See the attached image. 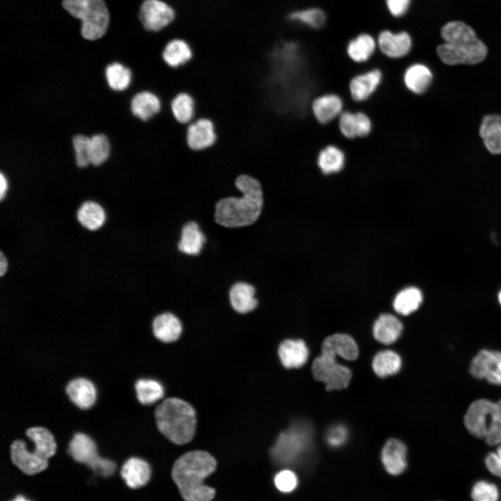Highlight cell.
I'll return each mask as SVG.
<instances>
[{"label":"cell","instance_id":"obj_1","mask_svg":"<svg viewBox=\"0 0 501 501\" xmlns=\"http://www.w3.org/2000/svg\"><path fill=\"white\" fill-rule=\"evenodd\" d=\"M234 186L239 196L220 198L215 204V222L226 228H239L253 225L260 217L264 194L261 182L248 174L237 177Z\"/></svg>","mask_w":501,"mask_h":501},{"label":"cell","instance_id":"obj_2","mask_svg":"<svg viewBox=\"0 0 501 501\" xmlns=\"http://www.w3.org/2000/svg\"><path fill=\"white\" fill-rule=\"evenodd\" d=\"M216 461L208 452L191 451L175 462L172 477L185 501H211L215 495L203 480L216 469Z\"/></svg>","mask_w":501,"mask_h":501},{"label":"cell","instance_id":"obj_3","mask_svg":"<svg viewBox=\"0 0 501 501\" xmlns=\"http://www.w3.org/2000/svg\"><path fill=\"white\" fill-rule=\"evenodd\" d=\"M440 34L445 42L437 47L436 53L447 65L476 64L487 55L486 45L465 22H450L442 27Z\"/></svg>","mask_w":501,"mask_h":501},{"label":"cell","instance_id":"obj_4","mask_svg":"<svg viewBox=\"0 0 501 501\" xmlns=\"http://www.w3.org/2000/svg\"><path fill=\"white\" fill-rule=\"evenodd\" d=\"M154 419L158 430L175 444H186L195 434V411L182 399L170 397L163 401L154 411Z\"/></svg>","mask_w":501,"mask_h":501},{"label":"cell","instance_id":"obj_5","mask_svg":"<svg viewBox=\"0 0 501 501\" xmlns=\"http://www.w3.org/2000/svg\"><path fill=\"white\" fill-rule=\"evenodd\" d=\"M464 424L471 434L488 445L501 444V399L496 402L486 399L473 401L464 416Z\"/></svg>","mask_w":501,"mask_h":501},{"label":"cell","instance_id":"obj_6","mask_svg":"<svg viewBox=\"0 0 501 501\" xmlns=\"http://www.w3.org/2000/svg\"><path fill=\"white\" fill-rule=\"evenodd\" d=\"M63 7L81 20V33L87 40L102 38L109 23V13L103 0H63Z\"/></svg>","mask_w":501,"mask_h":501},{"label":"cell","instance_id":"obj_7","mask_svg":"<svg viewBox=\"0 0 501 501\" xmlns=\"http://www.w3.org/2000/svg\"><path fill=\"white\" fill-rule=\"evenodd\" d=\"M312 444V429L306 424H297L281 433L271 450V456L280 464H291L301 459Z\"/></svg>","mask_w":501,"mask_h":501},{"label":"cell","instance_id":"obj_8","mask_svg":"<svg viewBox=\"0 0 501 501\" xmlns=\"http://www.w3.org/2000/svg\"><path fill=\"white\" fill-rule=\"evenodd\" d=\"M67 453L76 462L86 465L97 475L109 477L116 471V463L101 456L95 440L84 432L78 431L72 435Z\"/></svg>","mask_w":501,"mask_h":501},{"label":"cell","instance_id":"obj_9","mask_svg":"<svg viewBox=\"0 0 501 501\" xmlns=\"http://www.w3.org/2000/svg\"><path fill=\"white\" fill-rule=\"evenodd\" d=\"M378 52L383 57L400 61L408 57L414 49L412 33L404 26H384L376 33Z\"/></svg>","mask_w":501,"mask_h":501},{"label":"cell","instance_id":"obj_10","mask_svg":"<svg viewBox=\"0 0 501 501\" xmlns=\"http://www.w3.org/2000/svg\"><path fill=\"white\" fill-rule=\"evenodd\" d=\"M285 19L290 28L318 33L327 27L329 15L322 6L308 4L288 9L285 15Z\"/></svg>","mask_w":501,"mask_h":501},{"label":"cell","instance_id":"obj_11","mask_svg":"<svg viewBox=\"0 0 501 501\" xmlns=\"http://www.w3.org/2000/svg\"><path fill=\"white\" fill-rule=\"evenodd\" d=\"M312 370L315 379L324 383L327 390L345 388L351 377L347 367L339 364L335 358L324 354L313 361Z\"/></svg>","mask_w":501,"mask_h":501},{"label":"cell","instance_id":"obj_12","mask_svg":"<svg viewBox=\"0 0 501 501\" xmlns=\"http://www.w3.org/2000/svg\"><path fill=\"white\" fill-rule=\"evenodd\" d=\"M175 17V10L162 0H145L140 8L139 19L148 31H161L172 23Z\"/></svg>","mask_w":501,"mask_h":501},{"label":"cell","instance_id":"obj_13","mask_svg":"<svg viewBox=\"0 0 501 501\" xmlns=\"http://www.w3.org/2000/svg\"><path fill=\"white\" fill-rule=\"evenodd\" d=\"M383 80L382 70L372 67L351 77L349 84L351 99L356 103L369 100L378 91Z\"/></svg>","mask_w":501,"mask_h":501},{"label":"cell","instance_id":"obj_14","mask_svg":"<svg viewBox=\"0 0 501 501\" xmlns=\"http://www.w3.org/2000/svg\"><path fill=\"white\" fill-rule=\"evenodd\" d=\"M470 372L475 378L501 385V352L480 350L471 361Z\"/></svg>","mask_w":501,"mask_h":501},{"label":"cell","instance_id":"obj_15","mask_svg":"<svg viewBox=\"0 0 501 501\" xmlns=\"http://www.w3.org/2000/svg\"><path fill=\"white\" fill-rule=\"evenodd\" d=\"M378 52L376 34L369 31H360L347 42L345 53L353 63L362 65L370 61Z\"/></svg>","mask_w":501,"mask_h":501},{"label":"cell","instance_id":"obj_16","mask_svg":"<svg viewBox=\"0 0 501 501\" xmlns=\"http://www.w3.org/2000/svg\"><path fill=\"white\" fill-rule=\"evenodd\" d=\"M214 122L208 118H196L186 126V143L194 151H203L212 148L217 141Z\"/></svg>","mask_w":501,"mask_h":501},{"label":"cell","instance_id":"obj_17","mask_svg":"<svg viewBox=\"0 0 501 501\" xmlns=\"http://www.w3.org/2000/svg\"><path fill=\"white\" fill-rule=\"evenodd\" d=\"M340 134L349 140L368 136L373 129V123L368 114L363 111L344 110L337 119Z\"/></svg>","mask_w":501,"mask_h":501},{"label":"cell","instance_id":"obj_18","mask_svg":"<svg viewBox=\"0 0 501 501\" xmlns=\"http://www.w3.org/2000/svg\"><path fill=\"white\" fill-rule=\"evenodd\" d=\"M26 443L21 440H14L10 446V456L12 463L22 472L33 475L45 470L49 460L39 456L34 449L29 450Z\"/></svg>","mask_w":501,"mask_h":501},{"label":"cell","instance_id":"obj_19","mask_svg":"<svg viewBox=\"0 0 501 501\" xmlns=\"http://www.w3.org/2000/svg\"><path fill=\"white\" fill-rule=\"evenodd\" d=\"M65 392L73 405L81 411L93 407L98 396L95 383L84 376L69 380L65 385Z\"/></svg>","mask_w":501,"mask_h":501},{"label":"cell","instance_id":"obj_20","mask_svg":"<svg viewBox=\"0 0 501 501\" xmlns=\"http://www.w3.org/2000/svg\"><path fill=\"white\" fill-rule=\"evenodd\" d=\"M310 107L317 122L321 125H328L336 121L344 111V102L338 94L327 93L315 97Z\"/></svg>","mask_w":501,"mask_h":501},{"label":"cell","instance_id":"obj_21","mask_svg":"<svg viewBox=\"0 0 501 501\" xmlns=\"http://www.w3.org/2000/svg\"><path fill=\"white\" fill-rule=\"evenodd\" d=\"M402 81L408 92L420 96L430 88L433 81V74L426 64L416 61L406 67L403 72Z\"/></svg>","mask_w":501,"mask_h":501},{"label":"cell","instance_id":"obj_22","mask_svg":"<svg viewBox=\"0 0 501 501\" xmlns=\"http://www.w3.org/2000/svg\"><path fill=\"white\" fill-rule=\"evenodd\" d=\"M193 57L194 51L191 43L180 36H175L167 40L161 51L163 61L173 69L186 65Z\"/></svg>","mask_w":501,"mask_h":501},{"label":"cell","instance_id":"obj_23","mask_svg":"<svg viewBox=\"0 0 501 501\" xmlns=\"http://www.w3.org/2000/svg\"><path fill=\"white\" fill-rule=\"evenodd\" d=\"M162 106V101L157 94L143 90L135 94L130 107L133 115L145 122L157 116L161 112Z\"/></svg>","mask_w":501,"mask_h":501},{"label":"cell","instance_id":"obj_24","mask_svg":"<svg viewBox=\"0 0 501 501\" xmlns=\"http://www.w3.org/2000/svg\"><path fill=\"white\" fill-rule=\"evenodd\" d=\"M406 445L395 438L389 439L381 452V461L386 471L392 475L402 473L406 468Z\"/></svg>","mask_w":501,"mask_h":501},{"label":"cell","instance_id":"obj_25","mask_svg":"<svg viewBox=\"0 0 501 501\" xmlns=\"http://www.w3.org/2000/svg\"><path fill=\"white\" fill-rule=\"evenodd\" d=\"M347 156L344 151L335 144H328L320 150L317 157V165L325 176L341 173L345 168Z\"/></svg>","mask_w":501,"mask_h":501},{"label":"cell","instance_id":"obj_26","mask_svg":"<svg viewBox=\"0 0 501 501\" xmlns=\"http://www.w3.org/2000/svg\"><path fill=\"white\" fill-rule=\"evenodd\" d=\"M322 354L335 358L338 356L351 360L357 358L358 349L351 336L337 333L325 339L322 344Z\"/></svg>","mask_w":501,"mask_h":501},{"label":"cell","instance_id":"obj_27","mask_svg":"<svg viewBox=\"0 0 501 501\" xmlns=\"http://www.w3.org/2000/svg\"><path fill=\"white\" fill-rule=\"evenodd\" d=\"M254 286L246 282L233 284L229 290V300L232 308L237 312L246 314L254 310L258 301Z\"/></svg>","mask_w":501,"mask_h":501},{"label":"cell","instance_id":"obj_28","mask_svg":"<svg viewBox=\"0 0 501 501\" xmlns=\"http://www.w3.org/2000/svg\"><path fill=\"white\" fill-rule=\"evenodd\" d=\"M120 475L129 488H138L148 482L151 470L145 460L133 456L124 462Z\"/></svg>","mask_w":501,"mask_h":501},{"label":"cell","instance_id":"obj_29","mask_svg":"<svg viewBox=\"0 0 501 501\" xmlns=\"http://www.w3.org/2000/svg\"><path fill=\"white\" fill-rule=\"evenodd\" d=\"M205 242L206 237L199 225L191 221L182 227L177 248L185 255L195 256L200 253Z\"/></svg>","mask_w":501,"mask_h":501},{"label":"cell","instance_id":"obj_30","mask_svg":"<svg viewBox=\"0 0 501 501\" xmlns=\"http://www.w3.org/2000/svg\"><path fill=\"white\" fill-rule=\"evenodd\" d=\"M152 327L154 337L166 343L177 340L182 331L180 320L171 312H164L156 316Z\"/></svg>","mask_w":501,"mask_h":501},{"label":"cell","instance_id":"obj_31","mask_svg":"<svg viewBox=\"0 0 501 501\" xmlns=\"http://www.w3.org/2000/svg\"><path fill=\"white\" fill-rule=\"evenodd\" d=\"M25 436L33 442L35 452L42 459L49 460L56 454V438L49 429L43 426L30 427L25 430Z\"/></svg>","mask_w":501,"mask_h":501},{"label":"cell","instance_id":"obj_32","mask_svg":"<svg viewBox=\"0 0 501 501\" xmlns=\"http://www.w3.org/2000/svg\"><path fill=\"white\" fill-rule=\"evenodd\" d=\"M278 356L286 368H298L307 361L308 349L301 340H286L279 346Z\"/></svg>","mask_w":501,"mask_h":501},{"label":"cell","instance_id":"obj_33","mask_svg":"<svg viewBox=\"0 0 501 501\" xmlns=\"http://www.w3.org/2000/svg\"><path fill=\"white\" fill-rule=\"evenodd\" d=\"M479 134L487 150L492 154H501V116L488 115L483 118Z\"/></svg>","mask_w":501,"mask_h":501},{"label":"cell","instance_id":"obj_34","mask_svg":"<svg viewBox=\"0 0 501 501\" xmlns=\"http://www.w3.org/2000/svg\"><path fill=\"white\" fill-rule=\"evenodd\" d=\"M402 329L401 322L395 316L385 313L380 315L374 322L373 334L380 342L389 344L398 339Z\"/></svg>","mask_w":501,"mask_h":501},{"label":"cell","instance_id":"obj_35","mask_svg":"<svg viewBox=\"0 0 501 501\" xmlns=\"http://www.w3.org/2000/svg\"><path fill=\"white\" fill-rule=\"evenodd\" d=\"M170 110L174 118L182 125H189L196 119V103L194 97L187 92L177 93L170 102Z\"/></svg>","mask_w":501,"mask_h":501},{"label":"cell","instance_id":"obj_36","mask_svg":"<svg viewBox=\"0 0 501 501\" xmlns=\"http://www.w3.org/2000/svg\"><path fill=\"white\" fill-rule=\"evenodd\" d=\"M77 218L82 226L95 231L105 223L106 214L103 207L93 201L84 202L77 212Z\"/></svg>","mask_w":501,"mask_h":501},{"label":"cell","instance_id":"obj_37","mask_svg":"<svg viewBox=\"0 0 501 501\" xmlns=\"http://www.w3.org/2000/svg\"><path fill=\"white\" fill-rule=\"evenodd\" d=\"M136 397L142 405L152 404L160 400L164 395L161 383L153 379L141 378L134 383Z\"/></svg>","mask_w":501,"mask_h":501},{"label":"cell","instance_id":"obj_38","mask_svg":"<svg viewBox=\"0 0 501 501\" xmlns=\"http://www.w3.org/2000/svg\"><path fill=\"white\" fill-rule=\"evenodd\" d=\"M422 302V292L415 287H408L397 294L393 308L397 313L408 315L417 310Z\"/></svg>","mask_w":501,"mask_h":501},{"label":"cell","instance_id":"obj_39","mask_svg":"<svg viewBox=\"0 0 501 501\" xmlns=\"http://www.w3.org/2000/svg\"><path fill=\"white\" fill-rule=\"evenodd\" d=\"M401 360L399 356L391 350L377 353L372 362L374 372L381 377L392 375L399 372Z\"/></svg>","mask_w":501,"mask_h":501},{"label":"cell","instance_id":"obj_40","mask_svg":"<svg viewBox=\"0 0 501 501\" xmlns=\"http://www.w3.org/2000/svg\"><path fill=\"white\" fill-rule=\"evenodd\" d=\"M105 75L110 88L117 91L127 88L132 77L131 70L119 63L109 65L106 68Z\"/></svg>","mask_w":501,"mask_h":501},{"label":"cell","instance_id":"obj_41","mask_svg":"<svg viewBox=\"0 0 501 501\" xmlns=\"http://www.w3.org/2000/svg\"><path fill=\"white\" fill-rule=\"evenodd\" d=\"M110 149L109 141L104 134H98L93 136L90 138V163L94 166L102 164L109 158Z\"/></svg>","mask_w":501,"mask_h":501},{"label":"cell","instance_id":"obj_42","mask_svg":"<svg viewBox=\"0 0 501 501\" xmlns=\"http://www.w3.org/2000/svg\"><path fill=\"white\" fill-rule=\"evenodd\" d=\"M414 0H383V9L393 26L408 17Z\"/></svg>","mask_w":501,"mask_h":501},{"label":"cell","instance_id":"obj_43","mask_svg":"<svg viewBox=\"0 0 501 501\" xmlns=\"http://www.w3.org/2000/svg\"><path fill=\"white\" fill-rule=\"evenodd\" d=\"M471 498L473 501H498V488L493 483L479 481L472 488Z\"/></svg>","mask_w":501,"mask_h":501},{"label":"cell","instance_id":"obj_44","mask_svg":"<svg viewBox=\"0 0 501 501\" xmlns=\"http://www.w3.org/2000/svg\"><path fill=\"white\" fill-rule=\"evenodd\" d=\"M90 138L79 134L73 138V147L77 166L80 168L87 166L90 163L89 157Z\"/></svg>","mask_w":501,"mask_h":501},{"label":"cell","instance_id":"obj_45","mask_svg":"<svg viewBox=\"0 0 501 501\" xmlns=\"http://www.w3.org/2000/svg\"><path fill=\"white\" fill-rule=\"evenodd\" d=\"M274 482L279 491L284 493H289L296 488L298 479L292 471L284 470L276 475Z\"/></svg>","mask_w":501,"mask_h":501},{"label":"cell","instance_id":"obj_46","mask_svg":"<svg viewBox=\"0 0 501 501\" xmlns=\"http://www.w3.org/2000/svg\"><path fill=\"white\" fill-rule=\"evenodd\" d=\"M347 437L348 432L345 427L337 424L328 429L326 439L330 446L337 447L342 445L347 440Z\"/></svg>","mask_w":501,"mask_h":501},{"label":"cell","instance_id":"obj_47","mask_svg":"<svg viewBox=\"0 0 501 501\" xmlns=\"http://www.w3.org/2000/svg\"><path fill=\"white\" fill-rule=\"evenodd\" d=\"M485 464L493 475L501 477V445L495 452H491L486 456Z\"/></svg>","mask_w":501,"mask_h":501},{"label":"cell","instance_id":"obj_48","mask_svg":"<svg viewBox=\"0 0 501 501\" xmlns=\"http://www.w3.org/2000/svg\"><path fill=\"white\" fill-rule=\"evenodd\" d=\"M8 183L6 177L1 173L0 175V198L2 200L5 197L8 190Z\"/></svg>","mask_w":501,"mask_h":501},{"label":"cell","instance_id":"obj_49","mask_svg":"<svg viewBox=\"0 0 501 501\" xmlns=\"http://www.w3.org/2000/svg\"><path fill=\"white\" fill-rule=\"evenodd\" d=\"M8 269V260L3 253H0V276H3Z\"/></svg>","mask_w":501,"mask_h":501},{"label":"cell","instance_id":"obj_50","mask_svg":"<svg viewBox=\"0 0 501 501\" xmlns=\"http://www.w3.org/2000/svg\"><path fill=\"white\" fill-rule=\"evenodd\" d=\"M11 501H31V500H27L24 496L19 495H17V497H15Z\"/></svg>","mask_w":501,"mask_h":501},{"label":"cell","instance_id":"obj_51","mask_svg":"<svg viewBox=\"0 0 501 501\" xmlns=\"http://www.w3.org/2000/svg\"><path fill=\"white\" fill-rule=\"evenodd\" d=\"M498 301H499L500 304L501 305V290L500 291V292L498 294Z\"/></svg>","mask_w":501,"mask_h":501},{"label":"cell","instance_id":"obj_52","mask_svg":"<svg viewBox=\"0 0 501 501\" xmlns=\"http://www.w3.org/2000/svg\"><path fill=\"white\" fill-rule=\"evenodd\" d=\"M277 185H278V184H277ZM277 185H275V186H273V187H274V186H277ZM271 188H272V186H271ZM267 189H270V187H269V188H267ZM264 189H263V190H264Z\"/></svg>","mask_w":501,"mask_h":501}]
</instances>
